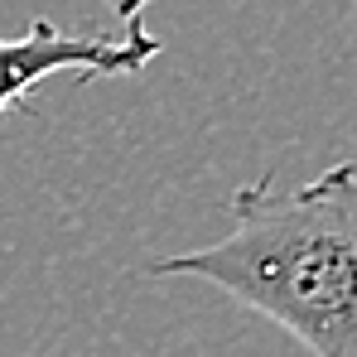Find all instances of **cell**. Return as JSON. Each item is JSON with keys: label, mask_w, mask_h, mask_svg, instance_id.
<instances>
[{"label": "cell", "mask_w": 357, "mask_h": 357, "mask_svg": "<svg viewBox=\"0 0 357 357\" xmlns=\"http://www.w3.org/2000/svg\"><path fill=\"white\" fill-rule=\"evenodd\" d=\"M232 227L213 246L160 256L145 271L203 280L271 319L314 357H357V165L299 188L261 174L232 193Z\"/></svg>", "instance_id": "cell-1"}, {"label": "cell", "mask_w": 357, "mask_h": 357, "mask_svg": "<svg viewBox=\"0 0 357 357\" xmlns=\"http://www.w3.org/2000/svg\"><path fill=\"white\" fill-rule=\"evenodd\" d=\"M160 54V39L145 24H126L121 39L107 34H63L59 24L34 20L24 34L0 39V116L24 107L29 92L49 77H121V73H140L145 63Z\"/></svg>", "instance_id": "cell-2"}, {"label": "cell", "mask_w": 357, "mask_h": 357, "mask_svg": "<svg viewBox=\"0 0 357 357\" xmlns=\"http://www.w3.org/2000/svg\"><path fill=\"white\" fill-rule=\"evenodd\" d=\"M150 5H160V0H116V15L126 20V24H140Z\"/></svg>", "instance_id": "cell-3"}]
</instances>
